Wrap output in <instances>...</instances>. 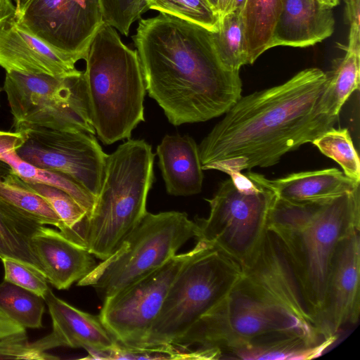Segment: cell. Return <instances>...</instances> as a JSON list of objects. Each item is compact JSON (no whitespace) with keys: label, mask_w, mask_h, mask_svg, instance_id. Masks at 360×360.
<instances>
[{"label":"cell","mask_w":360,"mask_h":360,"mask_svg":"<svg viewBox=\"0 0 360 360\" xmlns=\"http://www.w3.org/2000/svg\"><path fill=\"white\" fill-rule=\"evenodd\" d=\"M4 90L15 131L61 120L88 101L83 72L70 77L6 72Z\"/></svg>","instance_id":"obj_13"},{"label":"cell","mask_w":360,"mask_h":360,"mask_svg":"<svg viewBox=\"0 0 360 360\" xmlns=\"http://www.w3.org/2000/svg\"><path fill=\"white\" fill-rule=\"evenodd\" d=\"M25 182L32 190L44 198L58 214L64 226L61 233L71 241L80 245L79 231L82 221L86 217L84 209L62 189L44 184Z\"/></svg>","instance_id":"obj_31"},{"label":"cell","mask_w":360,"mask_h":360,"mask_svg":"<svg viewBox=\"0 0 360 360\" xmlns=\"http://www.w3.org/2000/svg\"><path fill=\"white\" fill-rule=\"evenodd\" d=\"M42 226L0 200V258L15 259L42 271L31 245Z\"/></svg>","instance_id":"obj_26"},{"label":"cell","mask_w":360,"mask_h":360,"mask_svg":"<svg viewBox=\"0 0 360 360\" xmlns=\"http://www.w3.org/2000/svg\"><path fill=\"white\" fill-rule=\"evenodd\" d=\"M4 359L48 360L59 357L35 350L23 332L0 339V359Z\"/></svg>","instance_id":"obj_36"},{"label":"cell","mask_w":360,"mask_h":360,"mask_svg":"<svg viewBox=\"0 0 360 360\" xmlns=\"http://www.w3.org/2000/svg\"><path fill=\"white\" fill-rule=\"evenodd\" d=\"M198 234L197 223L186 212H147L112 254L77 285L93 287L103 301L161 266Z\"/></svg>","instance_id":"obj_7"},{"label":"cell","mask_w":360,"mask_h":360,"mask_svg":"<svg viewBox=\"0 0 360 360\" xmlns=\"http://www.w3.org/2000/svg\"><path fill=\"white\" fill-rule=\"evenodd\" d=\"M0 91H1V89H0Z\"/></svg>","instance_id":"obj_46"},{"label":"cell","mask_w":360,"mask_h":360,"mask_svg":"<svg viewBox=\"0 0 360 360\" xmlns=\"http://www.w3.org/2000/svg\"><path fill=\"white\" fill-rule=\"evenodd\" d=\"M360 225V188L323 201L294 202L276 196L266 229L279 238L316 317L322 308L339 241Z\"/></svg>","instance_id":"obj_3"},{"label":"cell","mask_w":360,"mask_h":360,"mask_svg":"<svg viewBox=\"0 0 360 360\" xmlns=\"http://www.w3.org/2000/svg\"><path fill=\"white\" fill-rule=\"evenodd\" d=\"M20 132L23 140L16 152L22 160L39 168L69 176L96 198L108 154L94 134L45 127Z\"/></svg>","instance_id":"obj_11"},{"label":"cell","mask_w":360,"mask_h":360,"mask_svg":"<svg viewBox=\"0 0 360 360\" xmlns=\"http://www.w3.org/2000/svg\"><path fill=\"white\" fill-rule=\"evenodd\" d=\"M345 16L349 25L346 51L360 53V0H345Z\"/></svg>","instance_id":"obj_37"},{"label":"cell","mask_w":360,"mask_h":360,"mask_svg":"<svg viewBox=\"0 0 360 360\" xmlns=\"http://www.w3.org/2000/svg\"><path fill=\"white\" fill-rule=\"evenodd\" d=\"M77 62L19 27L14 20L0 28V66L6 72L78 76Z\"/></svg>","instance_id":"obj_17"},{"label":"cell","mask_w":360,"mask_h":360,"mask_svg":"<svg viewBox=\"0 0 360 360\" xmlns=\"http://www.w3.org/2000/svg\"><path fill=\"white\" fill-rule=\"evenodd\" d=\"M229 176L214 195L206 199L210 211L207 218L195 220L196 239L214 245L241 266L250 261L262 240L276 195L250 172Z\"/></svg>","instance_id":"obj_9"},{"label":"cell","mask_w":360,"mask_h":360,"mask_svg":"<svg viewBox=\"0 0 360 360\" xmlns=\"http://www.w3.org/2000/svg\"><path fill=\"white\" fill-rule=\"evenodd\" d=\"M359 283V229H355L339 241L332 258L324 302L315 322L322 338H338L344 326L358 322Z\"/></svg>","instance_id":"obj_15"},{"label":"cell","mask_w":360,"mask_h":360,"mask_svg":"<svg viewBox=\"0 0 360 360\" xmlns=\"http://www.w3.org/2000/svg\"><path fill=\"white\" fill-rule=\"evenodd\" d=\"M145 1L147 2V4H148H148H149L150 2H152L153 0H145Z\"/></svg>","instance_id":"obj_45"},{"label":"cell","mask_w":360,"mask_h":360,"mask_svg":"<svg viewBox=\"0 0 360 360\" xmlns=\"http://www.w3.org/2000/svg\"><path fill=\"white\" fill-rule=\"evenodd\" d=\"M103 21L127 36L131 25L148 8L145 0H99Z\"/></svg>","instance_id":"obj_34"},{"label":"cell","mask_w":360,"mask_h":360,"mask_svg":"<svg viewBox=\"0 0 360 360\" xmlns=\"http://www.w3.org/2000/svg\"><path fill=\"white\" fill-rule=\"evenodd\" d=\"M252 174L278 198L294 202L329 200L352 192L360 184L336 168L293 173L276 179H269L257 173Z\"/></svg>","instance_id":"obj_21"},{"label":"cell","mask_w":360,"mask_h":360,"mask_svg":"<svg viewBox=\"0 0 360 360\" xmlns=\"http://www.w3.org/2000/svg\"><path fill=\"white\" fill-rule=\"evenodd\" d=\"M326 156L335 161L347 177L360 183V161L349 130L332 127L312 143Z\"/></svg>","instance_id":"obj_30"},{"label":"cell","mask_w":360,"mask_h":360,"mask_svg":"<svg viewBox=\"0 0 360 360\" xmlns=\"http://www.w3.org/2000/svg\"><path fill=\"white\" fill-rule=\"evenodd\" d=\"M231 1L232 0H219L218 13L220 18L229 12Z\"/></svg>","instance_id":"obj_40"},{"label":"cell","mask_w":360,"mask_h":360,"mask_svg":"<svg viewBox=\"0 0 360 360\" xmlns=\"http://www.w3.org/2000/svg\"><path fill=\"white\" fill-rule=\"evenodd\" d=\"M148 8L192 22L211 32L219 28V15L207 0H153Z\"/></svg>","instance_id":"obj_33"},{"label":"cell","mask_w":360,"mask_h":360,"mask_svg":"<svg viewBox=\"0 0 360 360\" xmlns=\"http://www.w3.org/2000/svg\"><path fill=\"white\" fill-rule=\"evenodd\" d=\"M167 192L188 196L201 192L203 182L198 146L188 135H165L156 149Z\"/></svg>","instance_id":"obj_20"},{"label":"cell","mask_w":360,"mask_h":360,"mask_svg":"<svg viewBox=\"0 0 360 360\" xmlns=\"http://www.w3.org/2000/svg\"><path fill=\"white\" fill-rule=\"evenodd\" d=\"M298 333L322 339L316 329L284 307L256 293L240 278L173 345L216 349L221 356L274 333Z\"/></svg>","instance_id":"obj_6"},{"label":"cell","mask_w":360,"mask_h":360,"mask_svg":"<svg viewBox=\"0 0 360 360\" xmlns=\"http://www.w3.org/2000/svg\"><path fill=\"white\" fill-rule=\"evenodd\" d=\"M23 332H26L25 328L8 317L0 309V339Z\"/></svg>","instance_id":"obj_38"},{"label":"cell","mask_w":360,"mask_h":360,"mask_svg":"<svg viewBox=\"0 0 360 360\" xmlns=\"http://www.w3.org/2000/svg\"><path fill=\"white\" fill-rule=\"evenodd\" d=\"M0 200L42 225L54 226L60 232L64 229L60 218L49 202L1 161Z\"/></svg>","instance_id":"obj_25"},{"label":"cell","mask_w":360,"mask_h":360,"mask_svg":"<svg viewBox=\"0 0 360 360\" xmlns=\"http://www.w3.org/2000/svg\"><path fill=\"white\" fill-rule=\"evenodd\" d=\"M241 276L239 263L208 243L172 283L141 347L173 345L229 292Z\"/></svg>","instance_id":"obj_8"},{"label":"cell","mask_w":360,"mask_h":360,"mask_svg":"<svg viewBox=\"0 0 360 360\" xmlns=\"http://www.w3.org/2000/svg\"><path fill=\"white\" fill-rule=\"evenodd\" d=\"M207 244L198 240L192 250L175 255L161 266L103 301L99 316L117 342L127 347H142L172 283Z\"/></svg>","instance_id":"obj_10"},{"label":"cell","mask_w":360,"mask_h":360,"mask_svg":"<svg viewBox=\"0 0 360 360\" xmlns=\"http://www.w3.org/2000/svg\"><path fill=\"white\" fill-rule=\"evenodd\" d=\"M334 29L333 8L316 0H284L271 46H313L330 37Z\"/></svg>","instance_id":"obj_19"},{"label":"cell","mask_w":360,"mask_h":360,"mask_svg":"<svg viewBox=\"0 0 360 360\" xmlns=\"http://www.w3.org/2000/svg\"><path fill=\"white\" fill-rule=\"evenodd\" d=\"M245 1V0H232L229 7V12H236L240 14Z\"/></svg>","instance_id":"obj_41"},{"label":"cell","mask_w":360,"mask_h":360,"mask_svg":"<svg viewBox=\"0 0 360 360\" xmlns=\"http://www.w3.org/2000/svg\"><path fill=\"white\" fill-rule=\"evenodd\" d=\"M83 72L90 116L99 140L110 145L129 139L145 120L146 87L136 51L105 22L94 36Z\"/></svg>","instance_id":"obj_4"},{"label":"cell","mask_w":360,"mask_h":360,"mask_svg":"<svg viewBox=\"0 0 360 360\" xmlns=\"http://www.w3.org/2000/svg\"><path fill=\"white\" fill-rule=\"evenodd\" d=\"M131 38L146 90L174 126L217 117L242 96L239 71L221 64L207 30L160 13Z\"/></svg>","instance_id":"obj_2"},{"label":"cell","mask_w":360,"mask_h":360,"mask_svg":"<svg viewBox=\"0 0 360 360\" xmlns=\"http://www.w3.org/2000/svg\"><path fill=\"white\" fill-rule=\"evenodd\" d=\"M23 140L20 131L0 130V161L6 164L22 180L53 186L70 194L86 211L88 217L96 198L69 176L39 168L22 160L16 152Z\"/></svg>","instance_id":"obj_23"},{"label":"cell","mask_w":360,"mask_h":360,"mask_svg":"<svg viewBox=\"0 0 360 360\" xmlns=\"http://www.w3.org/2000/svg\"><path fill=\"white\" fill-rule=\"evenodd\" d=\"M284 0H245L240 16L248 64L272 48L274 34Z\"/></svg>","instance_id":"obj_24"},{"label":"cell","mask_w":360,"mask_h":360,"mask_svg":"<svg viewBox=\"0 0 360 360\" xmlns=\"http://www.w3.org/2000/svg\"><path fill=\"white\" fill-rule=\"evenodd\" d=\"M216 53L228 70L239 71L248 64L243 25L240 13L229 12L220 18L218 30L211 32Z\"/></svg>","instance_id":"obj_28"},{"label":"cell","mask_w":360,"mask_h":360,"mask_svg":"<svg viewBox=\"0 0 360 360\" xmlns=\"http://www.w3.org/2000/svg\"><path fill=\"white\" fill-rule=\"evenodd\" d=\"M0 309L25 328L42 327L44 299L6 281L0 283Z\"/></svg>","instance_id":"obj_29"},{"label":"cell","mask_w":360,"mask_h":360,"mask_svg":"<svg viewBox=\"0 0 360 360\" xmlns=\"http://www.w3.org/2000/svg\"><path fill=\"white\" fill-rule=\"evenodd\" d=\"M337 338L320 339L298 333H270L240 348L229 351L221 359L302 360L316 358Z\"/></svg>","instance_id":"obj_22"},{"label":"cell","mask_w":360,"mask_h":360,"mask_svg":"<svg viewBox=\"0 0 360 360\" xmlns=\"http://www.w3.org/2000/svg\"><path fill=\"white\" fill-rule=\"evenodd\" d=\"M12 1L15 6L16 13H17L25 5V4L29 0H12Z\"/></svg>","instance_id":"obj_43"},{"label":"cell","mask_w":360,"mask_h":360,"mask_svg":"<svg viewBox=\"0 0 360 360\" xmlns=\"http://www.w3.org/2000/svg\"><path fill=\"white\" fill-rule=\"evenodd\" d=\"M44 300L52 321V331L31 342L37 351L46 352L58 347L83 348L86 352H103L117 342L100 316L82 311L54 295L49 288Z\"/></svg>","instance_id":"obj_16"},{"label":"cell","mask_w":360,"mask_h":360,"mask_svg":"<svg viewBox=\"0 0 360 360\" xmlns=\"http://www.w3.org/2000/svg\"><path fill=\"white\" fill-rule=\"evenodd\" d=\"M94 359H208L206 349L189 348L176 345H162L149 347H132L119 342L110 349L93 354Z\"/></svg>","instance_id":"obj_32"},{"label":"cell","mask_w":360,"mask_h":360,"mask_svg":"<svg viewBox=\"0 0 360 360\" xmlns=\"http://www.w3.org/2000/svg\"><path fill=\"white\" fill-rule=\"evenodd\" d=\"M4 281L28 290L44 299L48 289V281L37 269L12 258L1 259Z\"/></svg>","instance_id":"obj_35"},{"label":"cell","mask_w":360,"mask_h":360,"mask_svg":"<svg viewBox=\"0 0 360 360\" xmlns=\"http://www.w3.org/2000/svg\"><path fill=\"white\" fill-rule=\"evenodd\" d=\"M207 1L210 4V6L218 13L219 0H207Z\"/></svg>","instance_id":"obj_44"},{"label":"cell","mask_w":360,"mask_h":360,"mask_svg":"<svg viewBox=\"0 0 360 360\" xmlns=\"http://www.w3.org/2000/svg\"><path fill=\"white\" fill-rule=\"evenodd\" d=\"M155 154L143 139H129L108 155L93 210L82 223V245L104 260L140 222L154 181Z\"/></svg>","instance_id":"obj_5"},{"label":"cell","mask_w":360,"mask_h":360,"mask_svg":"<svg viewBox=\"0 0 360 360\" xmlns=\"http://www.w3.org/2000/svg\"><path fill=\"white\" fill-rule=\"evenodd\" d=\"M326 82L317 103V112L338 117L342 107L359 88L360 53L346 51L345 56L333 60L325 72Z\"/></svg>","instance_id":"obj_27"},{"label":"cell","mask_w":360,"mask_h":360,"mask_svg":"<svg viewBox=\"0 0 360 360\" xmlns=\"http://www.w3.org/2000/svg\"><path fill=\"white\" fill-rule=\"evenodd\" d=\"M13 20L76 62L86 58L104 22L99 0H29Z\"/></svg>","instance_id":"obj_12"},{"label":"cell","mask_w":360,"mask_h":360,"mask_svg":"<svg viewBox=\"0 0 360 360\" xmlns=\"http://www.w3.org/2000/svg\"><path fill=\"white\" fill-rule=\"evenodd\" d=\"M241 269L243 283L316 329L315 317L290 261L272 231L266 229L255 254Z\"/></svg>","instance_id":"obj_14"},{"label":"cell","mask_w":360,"mask_h":360,"mask_svg":"<svg viewBox=\"0 0 360 360\" xmlns=\"http://www.w3.org/2000/svg\"><path fill=\"white\" fill-rule=\"evenodd\" d=\"M316 1L323 5L329 6L330 8H333L340 4L339 0H316Z\"/></svg>","instance_id":"obj_42"},{"label":"cell","mask_w":360,"mask_h":360,"mask_svg":"<svg viewBox=\"0 0 360 360\" xmlns=\"http://www.w3.org/2000/svg\"><path fill=\"white\" fill-rule=\"evenodd\" d=\"M15 6L12 0H0V28L15 18Z\"/></svg>","instance_id":"obj_39"},{"label":"cell","mask_w":360,"mask_h":360,"mask_svg":"<svg viewBox=\"0 0 360 360\" xmlns=\"http://www.w3.org/2000/svg\"><path fill=\"white\" fill-rule=\"evenodd\" d=\"M325 82V72L307 68L283 84L241 96L198 146L202 169L231 175L271 167L312 143L338 119L317 112Z\"/></svg>","instance_id":"obj_1"},{"label":"cell","mask_w":360,"mask_h":360,"mask_svg":"<svg viewBox=\"0 0 360 360\" xmlns=\"http://www.w3.org/2000/svg\"><path fill=\"white\" fill-rule=\"evenodd\" d=\"M31 245L48 282L58 290L68 289L97 264L86 248L44 225L32 236Z\"/></svg>","instance_id":"obj_18"}]
</instances>
